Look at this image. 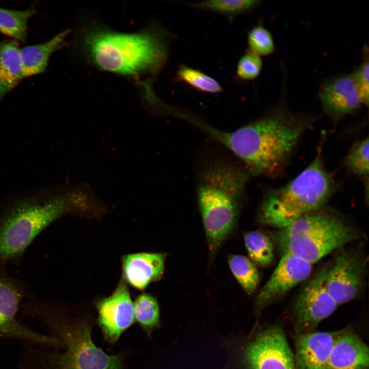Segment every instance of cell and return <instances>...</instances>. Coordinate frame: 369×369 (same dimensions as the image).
<instances>
[{
    "label": "cell",
    "mask_w": 369,
    "mask_h": 369,
    "mask_svg": "<svg viewBox=\"0 0 369 369\" xmlns=\"http://www.w3.org/2000/svg\"><path fill=\"white\" fill-rule=\"evenodd\" d=\"M171 37L156 26L126 33L93 24L85 29L81 42L86 56L97 68L138 80L163 68Z\"/></svg>",
    "instance_id": "6da1fadb"
},
{
    "label": "cell",
    "mask_w": 369,
    "mask_h": 369,
    "mask_svg": "<svg viewBox=\"0 0 369 369\" xmlns=\"http://www.w3.org/2000/svg\"><path fill=\"white\" fill-rule=\"evenodd\" d=\"M206 131L238 157L249 175L273 176L283 168L306 124L278 109L236 130L224 132L201 124Z\"/></svg>",
    "instance_id": "7a4b0ae2"
},
{
    "label": "cell",
    "mask_w": 369,
    "mask_h": 369,
    "mask_svg": "<svg viewBox=\"0 0 369 369\" xmlns=\"http://www.w3.org/2000/svg\"><path fill=\"white\" fill-rule=\"evenodd\" d=\"M249 176L244 168L217 162L199 177L197 202L212 257L237 225Z\"/></svg>",
    "instance_id": "3957f363"
},
{
    "label": "cell",
    "mask_w": 369,
    "mask_h": 369,
    "mask_svg": "<svg viewBox=\"0 0 369 369\" xmlns=\"http://www.w3.org/2000/svg\"><path fill=\"white\" fill-rule=\"evenodd\" d=\"M82 209L79 196L72 188L64 194L28 198L7 206L0 212V269L20 258L53 221Z\"/></svg>",
    "instance_id": "277c9868"
},
{
    "label": "cell",
    "mask_w": 369,
    "mask_h": 369,
    "mask_svg": "<svg viewBox=\"0 0 369 369\" xmlns=\"http://www.w3.org/2000/svg\"><path fill=\"white\" fill-rule=\"evenodd\" d=\"M334 189L332 175L320 154L286 184L268 192L260 205L259 224L279 229L300 217L321 209Z\"/></svg>",
    "instance_id": "5b68a950"
},
{
    "label": "cell",
    "mask_w": 369,
    "mask_h": 369,
    "mask_svg": "<svg viewBox=\"0 0 369 369\" xmlns=\"http://www.w3.org/2000/svg\"><path fill=\"white\" fill-rule=\"evenodd\" d=\"M359 238L357 230L341 218L320 210L300 217L275 234L282 254L292 255L311 264Z\"/></svg>",
    "instance_id": "8992f818"
},
{
    "label": "cell",
    "mask_w": 369,
    "mask_h": 369,
    "mask_svg": "<svg viewBox=\"0 0 369 369\" xmlns=\"http://www.w3.org/2000/svg\"><path fill=\"white\" fill-rule=\"evenodd\" d=\"M26 311L42 320L60 337L66 351L54 357L53 369H121L119 356L106 354L92 342L91 324L84 320L69 321L56 314L45 301L32 300Z\"/></svg>",
    "instance_id": "52a82bcc"
},
{
    "label": "cell",
    "mask_w": 369,
    "mask_h": 369,
    "mask_svg": "<svg viewBox=\"0 0 369 369\" xmlns=\"http://www.w3.org/2000/svg\"><path fill=\"white\" fill-rule=\"evenodd\" d=\"M244 369H295L294 354L284 332L278 325L257 334L241 348Z\"/></svg>",
    "instance_id": "ba28073f"
},
{
    "label": "cell",
    "mask_w": 369,
    "mask_h": 369,
    "mask_svg": "<svg viewBox=\"0 0 369 369\" xmlns=\"http://www.w3.org/2000/svg\"><path fill=\"white\" fill-rule=\"evenodd\" d=\"M327 271L323 268L309 279L297 296L293 310L297 335L315 331L320 322L338 306L326 288Z\"/></svg>",
    "instance_id": "9c48e42d"
},
{
    "label": "cell",
    "mask_w": 369,
    "mask_h": 369,
    "mask_svg": "<svg viewBox=\"0 0 369 369\" xmlns=\"http://www.w3.org/2000/svg\"><path fill=\"white\" fill-rule=\"evenodd\" d=\"M366 261L357 251H341L328 269L327 291L338 305L356 298L360 294L366 271Z\"/></svg>",
    "instance_id": "30bf717a"
},
{
    "label": "cell",
    "mask_w": 369,
    "mask_h": 369,
    "mask_svg": "<svg viewBox=\"0 0 369 369\" xmlns=\"http://www.w3.org/2000/svg\"><path fill=\"white\" fill-rule=\"evenodd\" d=\"M96 308L98 324L104 337L111 344L135 321L133 302L124 279L111 296L97 303Z\"/></svg>",
    "instance_id": "8fae6325"
},
{
    "label": "cell",
    "mask_w": 369,
    "mask_h": 369,
    "mask_svg": "<svg viewBox=\"0 0 369 369\" xmlns=\"http://www.w3.org/2000/svg\"><path fill=\"white\" fill-rule=\"evenodd\" d=\"M312 270V264L292 255L282 254L276 268L256 297L255 306L257 314L308 278Z\"/></svg>",
    "instance_id": "7c38bea8"
},
{
    "label": "cell",
    "mask_w": 369,
    "mask_h": 369,
    "mask_svg": "<svg viewBox=\"0 0 369 369\" xmlns=\"http://www.w3.org/2000/svg\"><path fill=\"white\" fill-rule=\"evenodd\" d=\"M25 291L23 285L8 275L6 269H0V336L40 343L43 335L25 327L16 319Z\"/></svg>",
    "instance_id": "4fadbf2b"
},
{
    "label": "cell",
    "mask_w": 369,
    "mask_h": 369,
    "mask_svg": "<svg viewBox=\"0 0 369 369\" xmlns=\"http://www.w3.org/2000/svg\"><path fill=\"white\" fill-rule=\"evenodd\" d=\"M319 95L324 112L335 120L363 104L351 75L339 76L324 83Z\"/></svg>",
    "instance_id": "5bb4252c"
},
{
    "label": "cell",
    "mask_w": 369,
    "mask_h": 369,
    "mask_svg": "<svg viewBox=\"0 0 369 369\" xmlns=\"http://www.w3.org/2000/svg\"><path fill=\"white\" fill-rule=\"evenodd\" d=\"M336 332H317L296 335L294 354L295 369H327Z\"/></svg>",
    "instance_id": "9a60e30c"
},
{
    "label": "cell",
    "mask_w": 369,
    "mask_h": 369,
    "mask_svg": "<svg viewBox=\"0 0 369 369\" xmlns=\"http://www.w3.org/2000/svg\"><path fill=\"white\" fill-rule=\"evenodd\" d=\"M369 349L352 328L338 331L327 369H368Z\"/></svg>",
    "instance_id": "2e32d148"
},
{
    "label": "cell",
    "mask_w": 369,
    "mask_h": 369,
    "mask_svg": "<svg viewBox=\"0 0 369 369\" xmlns=\"http://www.w3.org/2000/svg\"><path fill=\"white\" fill-rule=\"evenodd\" d=\"M166 256L162 253H138L124 256V280L137 289L144 290L162 277Z\"/></svg>",
    "instance_id": "e0dca14e"
},
{
    "label": "cell",
    "mask_w": 369,
    "mask_h": 369,
    "mask_svg": "<svg viewBox=\"0 0 369 369\" xmlns=\"http://www.w3.org/2000/svg\"><path fill=\"white\" fill-rule=\"evenodd\" d=\"M69 33V30H65L47 42L20 49L23 77L44 72L49 57L62 47Z\"/></svg>",
    "instance_id": "ac0fdd59"
},
{
    "label": "cell",
    "mask_w": 369,
    "mask_h": 369,
    "mask_svg": "<svg viewBox=\"0 0 369 369\" xmlns=\"http://www.w3.org/2000/svg\"><path fill=\"white\" fill-rule=\"evenodd\" d=\"M16 41L0 45V101L24 78L20 49Z\"/></svg>",
    "instance_id": "d6986e66"
},
{
    "label": "cell",
    "mask_w": 369,
    "mask_h": 369,
    "mask_svg": "<svg viewBox=\"0 0 369 369\" xmlns=\"http://www.w3.org/2000/svg\"><path fill=\"white\" fill-rule=\"evenodd\" d=\"M35 13L33 7L25 10L0 8V32L16 40L25 42L28 21Z\"/></svg>",
    "instance_id": "ffe728a7"
},
{
    "label": "cell",
    "mask_w": 369,
    "mask_h": 369,
    "mask_svg": "<svg viewBox=\"0 0 369 369\" xmlns=\"http://www.w3.org/2000/svg\"><path fill=\"white\" fill-rule=\"evenodd\" d=\"M244 243L249 259L261 267L271 264L274 258V248L269 237L259 231L245 232Z\"/></svg>",
    "instance_id": "44dd1931"
},
{
    "label": "cell",
    "mask_w": 369,
    "mask_h": 369,
    "mask_svg": "<svg viewBox=\"0 0 369 369\" xmlns=\"http://www.w3.org/2000/svg\"><path fill=\"white\" fill-rule=\"evenodd\" d=\"M228 262L234 276L248 295L256 290L260 280L256 264L249 258L240 255H230Z\"/></svg>",
    "instance_id": "7402d4cb"
},
{
    "label": "cell",
    "mask_w": 369,
    "mask_h": 369,
    "mask_svg": "<svg viewBox=\"0 0 369 369\" xmlns=\"http://www.w3.org/2000/svg\"><path fill=\"white\" fill-rule=\"evenodd\" d=\"M135 320L149 335L160 325L159 306L152 295L143 293L133 303Z\"/></svg>",
    "instance_id": "603a6c76"
},
{
    "label": "cell",
    "mask_w": 369,
    "mask_h": 369,
    "mask_svg": "<svg viewBox=\"0 0 369 369\" xmlns=\"http://www.w3.org/2000/svg\"><path fill=\"white\" fill-rule=\"evenodd\" d=\"M176 78L201 92L218 93L222 91L220 84L214 78L198 70L186 66H180Z\"/></svg>",
    "instance_id": "cb8c5ba5"
},
{
    "label": "cell",
    "mask_w": 369,
    "mask_h": 369,
    "mask_svg": "<svg viewBox=\"0 0 369 369\" xmlns=\"http://www.w3.org/2000/svg\"><path fill=\"white\" fill-rule=\"evenodd\" d=\"M259 1L255 0H214L193 4L197 9L215 12L229 16L246 12L256 6Z\"/></svg>",
    "instance_id": "d4e9b609"
},
{
    "label": "cell",
    "mask_w": 369,
    "mask_h": 369,
    "mask_svg": "<svg viewBox=\"0 0 369 369\" xmlns=\"http://www.w3.org/2000/svg\"><path fill=\"white\" fill-rule=\"evenodd\" d=\"M250 52L259 56H266L274 52L275 44L270 32L264 27L258 25L252 28L248 36Z\"/></svg>",
    "instance_id": "484cf974"
},
{
    "label": "cell",
    "mask_w": 369,
    "mask_h": 369,
    "mask_svg": "<svg viewBox=\"0 0 369 369\" xmlns=\"http://www.w3.org/2000/svg\"><path fill=\"white\" fill-rule=\"evenodd\" d=\"M368 138L356 142L349 152L346 164L353 172L361 175L368 174Z\"/></svg>",
    "instance_id": "4316f807"
},
{
    "label": "cell",
    "mask_w": 369,
    "mask_h": 369,
    "mask_svg": "<svg viewBox=\"0 0 369 369\" xmlns=\"http://www.w3.org/2000/svg\"><path fill=\"white\" fill-rule=\"evenodd\" d=\"M262 67V61L260 56L250 51L243 55L239 60L237 75L242 80H252L259 75Z\"/></svg>",
    "instance_id": "83f0119b"
},
{
    "label": "cell",
    "mask_w": 369,
    "mask_h": 369,
    "mask_svg": "<svg viewBox=\"0 0 369 369\" xmlns=\"http://www.w3.org/2000/svg\"><path fill=\"white\" fill-rule=\"evenodd\" d=\"M358 94L364 105H368L369 94V64L367 58L351 74Z\"/></svg>",
    "instance_id": "f1b7e54d"
}]
</instances>
